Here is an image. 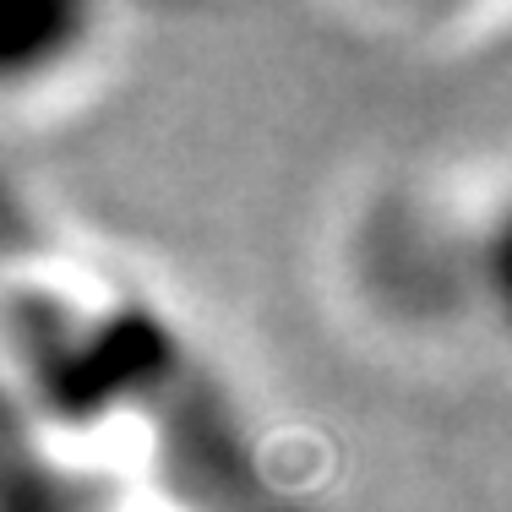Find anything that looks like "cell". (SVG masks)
I'll return each mask as SVG.
<instances>
[{"mask_svg":"<svg viewBox=\"0 0 512 512\" xmlns=\"http://www.w3.org/2000/svg\"><path fill=\"white\" fill-rule=\"evenodd\" d=\"M6 512H93V502L77 485V474H66L50 458H39L33 469H22V463L11 469Z\"/></svg>","mask_w":512,"mask_h":512,"instance_id":"3","label":"cell"},{"mask_svg":"<svg viewBox=\"0 0 512 512\" xmlns=\"http://www.w3.org/2000/svg\"><path fill=\"white\" fill-rule=\"evenodd\" d=\"M474 300L512 338V186L474 213Z\"/></svg>","mask_w":512,"mask_h":512,"instance_id":"2","label":"cell"},{"mask_svg":"<svg viewBox=\"0 0 512 512\" xmlns=\"http://www.w3.org/2000/svg\"><path fill=\"white\" fill-rule=\"evenodd\" d=\"M82 28H88V17H82L77 6H39V33H33V39L0 44L6 77H28V71H39V66H55V60L77 44Z\"/></svg>","mask_w":512,"mask_h":512,"instance_id":"4","label":"cell"},{"mask_svg":"<svg viewBox=\"0 0 512 512\" xmlns=\"http://www.w3.org/2000/svg\"><path fill=\"white\" fill-rule=\"evenodd\" d=\"M360 295L398 322L447 327L480 311L474 300V218L447 213L425 191H382L360 207L349 235Z\"/></svg>","mask_w":512,"mask_h":512,"instance_id":"1","label":"cell"}]
</instances>
